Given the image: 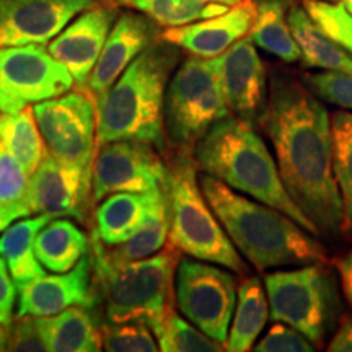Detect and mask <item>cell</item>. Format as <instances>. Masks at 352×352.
<instances>
[{
    "mask_svg": "<svg viewBox=\"0 0 352 352\" xmlns=\"http://www.w3.org/2000/svg\"><path fill=\"white\" fill-rule=\"evenodd\" d=\"M329 352H352V318H347L338 328L331 342L328 344Z\"/></svg>",
    "mask_w": 352,
    "mask_h": 352,
    "instance_id": "f35d334b",
    "label": "cell"
},
{
    "mask_svg": "<svg viewBox=\"0 0 352 352\" xmlns=\"http://www.w3.org/2000/svg\"><path fill=\"white\" fill-rule=\"evenodd\" d=\"M315 349V344L305 334L280 321H276L266 336L254 346L256 352H311Z\"/></svg>",
    "mask_w": 352,
    "mask_h": 352,
    "instance_id": "8d00e7d4",
    "label": "cell"
},
{
    "mask_svg": "<svg viewBox=\"0 0 352 352\" xmlns=\"http://www.w3.org/2000/svg\"><path fill=\"white\" fill-rule=\"evenodd\" d=\"M170 165L162 151L140 140H114L96 147L91 170V201L116 192H148L165 188Z\"/></svg>",
    "mask_w": 352,
    "mask_h": 352,
    "instance_id": "7c38bea8",
    "label": "cell"
},
{
    "mask_svg": "<svg viewBox=\"0 0 352 352\" xmlns=\"http://www.w3.org/2000/svg\"><path fill=\"white\" fill-rule=\"evenodd\" d=\"M270 300L258 277H246L239 285L235 314L228 331L226 351H252L270 318Z\"/></svg>",
    "mask_w": 352,
    "mask_h": 352,
    "instance_id": "d4e9b609",
    "label": "cell"
},
{
    "mask_svg": "<svg viewBox=\"0 0 352 352\" xmlns=\"http://www.w3.org/2000/svg\"><path fill=\"white\" fill-rule=\"evenodd\" d=\"M328 2H334V3H341L342 7L346 8L347 12L352 13V0H328Z\"/></svg>",
    "mask_w": 352,
    "mask_h": 352,
    "instance_id": "7bdbcfd3",
    "label": "cell"
},
{
    "mask_svg": "<svg viewBox=\"0 0 352 352\" xmlns=\"http://www.w3.org/2000/svg\"><path fill=\"white\" fill-rule=\"evenodd\" d=\"M153 334L158 341V347L164 352L226 351V346L201 331L191 321L183 320L176 311H173Z\"/></svg>",
    "mask_w": 352,
    "mask_h": 352,
    "instance_id": "1f68e13d",
    "label": "cell"
},
{
    "mask_svg": "<svg viewBox=\"0 0 352 352\" xmlns=\"http://www.w3.org/2000/svg\"><path fill=\"white\" fill-rule=\"evenodd\" d=\"M258 122L274 148L285 189L320 236L342 232L344 210L333 168L331 118L318 96L305 83L276 76Z\"/></svg>",
    "mask_w": 352,
    "mask_h": 352,
    "instance_id": "6da1fadb",
    "label": "cell"
},
{
    "mask_svg": "<svg viewBox=\"0 0 352 352\" xmlns=\"http://www.w3.org/2000/svg\"><path fill=\"white\" fill-rule=\"evenodd\" d=\"M336 270L341 277L342 292H344L346 300L352 308V250L346 256H342L340 261H336Z\"/></svg>",
    "mask_w": 352,
    "mask_h": 352,
    "instance_id": "ab89813d",
    "label": "cell"
},
{
    "mask_svg": "<svg viewBox=\"0 0 352 352\" xmlns=\"http://www.w3.org/2000/svg\"><path fill=\"white\" fill-rule=\"evenodd\" d=\"M90 239L76 223L52 219L43 227L34 240V253L44 270L54 274L72 270L90 252Z\"/></svg>",
    "mask_w": 352,
    "mask_h": 352,
    "instance_id": "603a6c76",
    "label": "cell"
},
{
    "mask_svg": "<svg viewBox=\"0 0 352 352\" xmlns=\"http://www.w3.org/2000/svg\"><path fill=\"white\" fill-rule=\"evenodd\" d=\"M197 170L253 199L294 219L307 232L320 236L315 223L303 214L285 189L274 157L253 122L230 116L220 120L197 142L192 152Z\"/></svg>",
    "mask_w": 352,
    "mask_h": 352,
    "instance_id": "277c9868",
    "label": "cell"
},
{
    "mask_svg": "<svg viewBox=\"0 0 352 352\" xmlns=\"http://www.w3.org/2000/svg\"><path fill=\"white\" fill-rule=\"evenodd\" d=\"M256 19L254 0H241L220 15L173 26L162 32L160 38L173 43L189 54L199 57H217L239 39L248 36Z\"/></svg>",
    "mask_w": 352,
    "mask_h": 352,
    "instance_id": "ac0fdd59",
    "label": "cell"
},
{
    "mask_svg": "<svg viewBox=\"0 0 352 352\" xmlns=\"http://www.w3.org/2000/svg\"><path fill=\"white\" fill-rule=\"evenodd\" d=\"M90 246L95 285L107 321H144L155 333L176 311L175 277L182 252L166 245L153 256L114 263L103 253L95 232L90 236Z\"/></svg>",
    "mask_w": 352,
    "mask_h": 352,
    "instance_id": "5b68a950",
    "label": "cell"
},
{
    "mask_svg": "<svg viewBox=\"0 0 352 352\" xmlns=\"http://www.w3.org/2000/svg\"><path fill=\"white\" fill-rule=\"evenodd\" d=\"M168 232L170 219L168 204H166L164 209L158 210L126 243L118 246H107L101 241V248H103V253L107 254V258L114 263L139 261V259H145L162 252L166 243H168Z\"/></svg>",
    "mask_w": 352,
    "mask_h": 352,
    "instance_id": "f546056e",
    "label": "cell"
},
{
    "mask_svg": "<svg viewBox=\"0 0 352 352\" xmlns=\"http://www.w3.org/2000/svg\"><path fill=\"white\" fill-rule=\"evenodd\" d=\"M52 219V215L39 214L38 217L21 220L8 227L0 236V256L7 261L16 289L46 276V270L34 253V240L39 230Z\"/></svg>",
    "mask_w": 352,
    "mask_h": 352,
    "instance_id": "cb8c5ba5",
    "label": "cell"
},
{
    "mask_svg": "<svg viewBox=\"0 0 352 352\" xmlns=\"http://www.w3.org/2000/svg\"><path fill=\"white\" fill-rule=\"evenodd\" d=\"M103 349L108 352H157L160 351L152 328L144 321H121L101 324Z\"/></svg>",
    "mask_w": 352,
    "mask_h": 352,
    "instance_id": "d6a6232c",
    "label": "cell"
},
{
    "mask_svg": "<svg viewBox=\"0 0 352 352\" xmlns=\"http://www.w3.org/2000/svg\"><path fill=\"white\" fill-rule=\"evenodd\" d=\"M90 192L91 189L57 164L50 152L30 175L28 204L32 214H47L54 219L67 215L85 222Z\"/></svg>",
    "mask_w": 352,
    "mask_h": 352,
    "instance_id": "d6986e66",
    "label": "cell"
},
{
    "mask_svg": "<svg viewBox=\"0 0 352 352\" xmlns=\"http://www.w3.org/2000/svg\"><path fill=\"white\" fill-rule=\"evenodd\" d=\"M47 152L63 168L91 189L96 152V100L83 90H69L33 107Z\"/></svg>",
    "mask_w": 352,
    "mask_h": 352,
    "instance_id": "9c48e42d",
    "label": "cell"
},
{
    "mask_svg": "<svg viewBox=\"0 0 352 352\" xmlns=\"http://www.w3.org/2000/svg\"><path fill=\"white\" fill-rule=\"evenodd\" d=\"M303 8L329 38L352 54V13L328 0H303Z\"/></svg>",
    "mask_w": 352,
    "mask_h": 352,
    "instance_id": "836d02e7",
    "label": "cell"
},
{
    "mask_svg": "<svg viewBox=\"0 0 352 352\" xmlns=\"http://www.w3.org/2000/svg\"><path fill=\"white\" fill-rule=\"evenodd\" d=\"M176 307L184 318L226 346L239 285L230 271L196 258H182L175 277Z\"/></svg>",
    "mask_w": 352,
    "mask_h": 352,
    "instance_id": "30bf717a",
    "label": "cell"
},
{
    "mask_svg": "<svg viewBox=\"0 0 352 352\" xmlns=\"http://www.w3.org/2000/svg\"><path fill=\"white\" fill-rule=\"evenodd\" d=\"M230 114L214 57H188L176 67L164 103L165 142L171 151L192 155L210 127Z\"/></svg>",
    "mask_w": 352,
    "mask_h": 352,
    "instance_id": "52a82bcc",
    "label": "cell"
},
{
    "mask_svg": "<svg viewBox=\"0 0 352 352\" xmlns=\"http://www.w3.org/2000/svg\"><path fill=\"white\" fill-rule=\"evenodd\" d=\"M271 318L290 324L314 342L323 346L341 315V298L327 263L276 271L264 276Z\"/></svg>",
    "mask_w": 352,
    "mask_h": 352,
    "instance_id": "ba28073f",
    "label": "cell"
},
{
    "mask_svg": "<svg viewBox=\"0 0 352 352\" xmlns=\"http://www.w3.org/2000/svg\"><path fill=\"white\" fill-rule=\"evenodd\" d=\"M95 308L70 307L57 315L41 316V329L51 352H98L103 349L101 324Z\"/></svg>",
    "mask_w": 352,
    "mask_h": 352,
    "instance_id": "44dd1931",
    "label": "cell"
},
{
    "mask_svg": "<svg viewBox=\"0 0 352 352\" xmlns=\"http://www.w3.org/2000/svg\"><path fill=\"white\" fill-rule=\"evenodd\" d=\"M98 0H0V47L50 44Z\"/></svg>",
    "mask_w": 352,
    "mask_h": 352,
    "instance_id": "4fadbf2b",
    "label": "cell"
},
{
    "mask_svg": "<svg viewBox=\"0 0 352 352\" xmlns=\"http://www.w3.org/2000/svg\"><path fill=\"white\" fill-rule=\"evenodd\" d=\"M19 296L16 316H51L70 307L96 308L100 296L95 285L90 252L67 272H52V276L46 274L21 285Z\"/></svg>",
    "mask_w": 352,
    "mask_h": 352,
    "instance_id": "2e32d148",
    "label": "cell"
},
{
    "mask_svg": "<svg viewBox=\"0 0 352 352\" xmlns=\"http://www.w3.org/2000/svg\"><path fill=\"white\" fill-rule=\"evenodd\" d=\"M0 139L28 175L34 173L47 153L33 107H26L19 113L0 111Z\"/></svg>",
    "mask_w": 352,
    "mask_h": 352,
    "instance_id": "83f0119b",
    "label": "cell"
},
{
    "mask_svg": "<svg viewBox=\"0 0 352 352\" xmlns=\"http://www.w3.org/2000/svg\"><path fill=\"white\" fill-rule=\"evenodd\" d=\"M165 206V188L148 192H116L104 197L96 208L94 232L107 246L126 243Z\"/></svg>",
    "mask_w": 352,
    "mask_h": 352,
    "instance_id": "ffe728a7",
    "label": "cell"
},
{
    "mask_svg": "<svg viewBox=\"0 0 352 352\" xmlns=\"http://www.w3.org/2000/svg\"><path fill=\"white\" fill-rule=\"evenodd\" d=\"M303 83L320 100L344 109H352V74L340 70L305 74Z\"/></svg>",
    "mask_w": 352,
    "mask_h": 352,
    "instance_id": "e575fe53",
    "label": "cell"
},
{
    "mask_svg": "<svg viewBox=\"0 0 352 352\" xmlns=\"http://www.w3.org/2000/svg\"><path fill=\"white\" fill-rule=\"evenodd\" d=\"M151 16L158 26L173 28L220 15L241 0H118Z\"/></svg>",
    "mask_w": 352,
    "mask_h": 352,
    "instance_id": "4316f807",
    "label": "cell"
},
{
    "mask_svg": "<svg viewBox=\"0 0 352 352\" xmlns=\"http://www.w3.org/2000/svg\"><path fill=\"white\" fill-rule=\"evenodd\" d=\"M16 284L8 270L7 261L0 256V323L10 324L16 300Z\"/></svg>",
    "mask_w": 352,
    "mask_h": 352,
    "instance_id": "74e56055",
    "label": "cell"
},
{
    "mask_svg": "<svg viewBox=\"0 0 352 352\" xmlns=\"http://www.w3.org/2000/svg\"><path fill=\"white\" fill-rule=\"evenodd\" d=\"M13 222L12 215L7 212L6 208H3L2 204H0V232H6L8 227H10V223Z\"/></svg>",
    "mask_w": 352,
    "mask_h": 352,
    "instance_id": "60d3db41",
    "label": "cell"
},
{
    "mask_svg": "<svg viewBox=\"0 0 352 352\" xmlns=\"http://www.w3.org/2000/svg\"><path fill=\"white\" fill-rule=\"evenodd\" d=\"M214 60L230 113L253 124L258 122L270 91L266 67L254 43L248 36L241 38Z\"/></svg>",
    "mask_w": 352,
    "mask_h": 352,
    "instance_id": "5bb4252c",
    "label": "cell"
},
{
    "mask_svg": "<svg viewBox=\"0 0 352 352\" xmlns=\"http://www.w3.org/2000/svg\"><path fill=\"white\" fill-rule=\"evenodd\" d=\"M160 34V26L151 16L138 10L120 13L108 34L98 63L88 78V91L95 98L104 94L129 67L132 60L157 41Z\"/></svg>",
    "mask_w": 352,
    "mask_h": 352,
    "instance_id": "e0dca14e",
    "label": "cell"
},
{
    "mask_svg": "<svg viewBox=\"0 0 352 352\" xmlns=\"http://www.w3.org/2000/svg\"><path fill=\"white\" fill-rule=\"evenodd\" d=\"M7 351L12 352H44L47 351L41 329V316H16L8 324Z\"/></svg>",
    "mask_w": 352,
    "mask_h": 352,
    "instance_id": "d590c367",
    "label": "cell"
},
{
    "mask_svg": "<svg viewBox=\"0 0 352 352\" xmlns=\"http://www.w3.org/2000/svg\"><path fill=\"white\" fill-rule=\"evenodd\" d=\"M74 77L44 44L0 47V111L26 107L67 94Z\"/></svg>",
    "mask_w": 352,
    "mask_h": 352,
    "instance_id": "8fae6325",
    "label": "cell"
},
{
    "mask_svg": "<svg viewBox=\"0 0 352 352\" xmlns=\"http://www.w3.org/2000/svg\"><path fill=\"white\" fill-rule=\"evenodd\" d=\"M28 183L30 175L0 139V204L13 220L32 215L28 204Z\"/></svg>",
    "mask_w": 352,
    "mask_h": 352,
    "instance_id": "4dcf8cb0",
    "label": "cell"
},
{
    "mask_svg": "<svg viewBox=\"0 0 352 352\" xmlns=\"http://www.w3.org/2000/svg\"><path fill=\"white\" fill-rule=\"evenodd\" d=\"M289 25L300 47L302 63L310 69L352 74V54L328 36L303 7L290 6Z\"/></svg>",
    "mask_w": 352,
    "mask_h": 352,
    "instance_id": "7402d4cb",
    "label": "cell"
},
{
    "mask_svg": "<svg viewBox=\"0 0 352 352\" xmlns=\"http://www.w3.org/2000/svg\"><path fill=\"white\" fill-rule=\"evenodd\" d=\"M179 59L182 47L158 38L96 96V147L114 140H140L165 152V94Z\"/></svg>",
    "mask_w": 352,
    "mask_h": 352,
    "instance_id": "3957f363",
    "label": "cell"
},
{
    "mask_svg": "<svg viewBox=\"0 0 352 352\" xmlns=\"http://www.w3.org/2000/svg\"><path fill=\"white\" fill-rule=\"evenodd\" d=\"M118 16L120 12L116 7L96 3L77 15L47 44V51L67 67L80 88H87Z\"/></svg>",
    "mask_w": 352,
    "mask_h": 352,
    "instance_id": "9a60e30c",
    "label": "cell"
},
{
    "mask_svg": "<svg viewBox=\"0 0 352 352\" xmlns=\"http://www.w3.org/2000/svg\"><path fill=\"white\" fill-rule=\"evenodd\" d=\"M7 341H8V327L7 324L0 323V352L7 351Z\"/></svg>",
    "mask_w": 352,
    "mask_h": 352,
    "instance_id": "b9f144b4",
    "label": "cell"
},
{
    "mask_svg": "<svg viewBox=\"0 0 352 352\" xmlns=\"http://www.w3.org/2000/svg\"><path fill=\"white\" fill-rule=\"evenodd\" d=\"M166 179L168 243L188 256L219 264L236 274L248 267L206 199L192 155L175 153Z\"/></svg>",
    "mask_w": 352,
    "mask_h": 352,
    "instance_id": "8992f818",
    "label": "cell"
},
{
    "mask_svg": "<svg viewBox=\"0 0 352 352\" xmlns=\"http://www.w3.org/2000/svg\"><path fill=\"white\" fill-rule=\"evenodd\" d=\"M331 129L333 168L344 210L342 232L352 235V113H334L331 116Z\"/></svg>",
    "mask_w": 352,
    "mask_h": 352,
    "instance_id": "f1b7e54d",
    "label": "cell"
},
{
    "mask_svg": "<svg viewBox=\"0 0 352 352\" xmlns=\"http://www.w3.org/2000/svg\"><path fill=\"white\" fill-rule=\"evenodd\" d=\"M199 184L233 245L258 271L328 261L316 235L279 209L248 199L210 175L202 173Z\"/></svg>",
    "mask_w": 352,
    "mask_h": 352,
    "instance_id": "7a4b0ae2",
    "label": "cell"
},
{
    "mask_svg": "<svg viewBox=\"0 0 352 352\" xmlns=\"http://www.w3.org/2000/svg\"><path fill=\"white\" fill-rule=\"evenodd\" d=\"M254 3L256 19L248 33L254 46L279 57L284 63L300 60V47L289 25V0H254Z\"/></svg>",
    "mask_w": 352,
    "mask_h": 352,
    "instance_id": "484cf974",
    "label": "cell"
}]
</instances>
